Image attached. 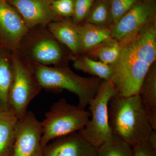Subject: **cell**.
Listing matches in <instances>:
<instances>
[{
    "label": "cell",
    "instance_id": "obj_1",
    "mask_svg": "<svg viewBox=\"0 0 156 156\" xmlns=\"http://www.w3.org/2000/svg\"><path fill=\"white\" fill-rule=\"evenodd\" d=\"M156 58V19L148 23L122 48L116 61L112 65L111 81L116 95L138 94L144 79Z\"/></svg>",
    "mask_w": 156,
    "mask_h": 156
},
{
    "label": "cell",
    "instance_id": "obj_2",
    "mask_svg": "<svg viewBox=\"0 0 156 156\" xmlns=\"http://www.w3.org/2000/svg\"><path fill=\"white\" fill-rule=\"evenodd\" d=\"M108 114L112 134L132 146L147 139L155 131L139 94L115 95L109 102Z\"/></svg>",
    "mask_w": 156,
    "mask_h": 156
},
{
    "label": "cell",
    "instance_id": "obj_3",
    "mask_svg": "<svg viewBox=\"0 0 156 156\" xmlns=\"http://www.w3.org/2000/svg\"><path fill=\"white\" fill-rule=\"evenodd\" d=\"M24 62L42 89L54 93L67 90L77 96L78 106L84 108L96 95L102 80L95 76L78 75L68 65L52 66Z\"/></svg>",
    "mask_w": 156,
    "mask_h": 156
},
{
    "label": "cell",
    "instance_id": "obj_4",
    "mask_svg": "<svg viewBox=\"0 0 156 156\" xmlns=\"http://www.w3.org/2000/svg\"><path fill=\"white\" fill-rule=\"evenodd\" d=\"M17 53L24 62L48 66L68 65L74 56L43 25L29 29Z\"/></svg>",
    "mask_w": 156,
    "mask_h": 156
},
{
    "label": "cell",
    "instance_id": "obj_5",
    "mask_svg": "<svg viewBox=\"0 0 156 156\" xmlns=\"http://www.w3.org/2000/svg\"><path fill=\"white\" fill-rule=\"evenodd\" d=\"M90 112L85 108L69 103L62 98L53 103L41 122L44 147L51 140L80 131L87 125Z\"/></svg>",
    "mask_w": 156,
    "mask_h": 156
},
{
    "label": "cell",
    "instance_id": "obj_6",
    "mask_svg": "<svg viewBox=\"0 0 156 156\" xmlns=\"http://www.w3.org/2000/svg\"><path fill=\"white\" fill-rule=\"evenodd\" d=\"M115 95V89L112 81L103 80L96 95L88 105L91 118L80 131L97 148L112 134L109 124L108 106L110 100Z\"/></svg>",
    "mask_w": 156,
    "mask_h": 156
},
{
    "label": "cell",
    "instance_id": "obj_7",
    "mask_svg": "<svg viewBox=\"0 0 156 156\" xmlns=\"http://www.w3.org/2000/svg\"><path fill=\"white\" fill-rule=\"evenodd\" d=\"M12 59L14 76L9 91V105L20 119L25 115L30 103L42 89L17 53H12Z\"/></svg>",
    "mask_w": 156,
    "mask_h": 156
},
{
    "label": "cell",
    "instance_id": "obj_8",
    "mask_svg": "<svg viewBox=\"0 0 156 156\" xmlns=\"http://www.w3.org/2000/svg\"><path fill=\"white\" fill-rule=\"evenodd\" d=\"M155 12L153 0L140 1L116 23L111 26L112 37L119 41L122 48L156 17Z\"/></svg>",
    "mask_w": 156,
    "mask_h": 156
},
{
    "label": "cell",
    "instance_id": "obj_9",
    "mask_svg": "<svg viewBox=\"0 0 156 156\" xmlns=\"http://www.w3.org/2000/svg\"><path fill=\"white\" fill-rule=\"evenodd\" d=\"M41 122L31 112L19 119L11 156H44Z\"/></svg>",
    "mask_w": 156,
    "mask_h": 156
},
{
    "label": "cell",
    "instance_id": "obj_10",
    "mask_svg": "<svg viewBox=\"0 0 156 156\" xmlns=\"http://www.w3.org/2000/svg\"><path fill=\"white\" fill-rule=\"evenodd\" d=\"M28 30L17 11L6 0L0 1V46L17 53Z\"/></svg>",
    "mask_w": 156,
    "mask_h": 156
},
{
    "label": "cell",
    "instance_id": "obj_11",
    "mask_svg": "<svg viewBox=\"0 0 156 156\" xmlns=\"http://www.w3.org/2000/svg\"><path fill=\"white\" fill-rule=\"evenodd\" d=\"M18 12L28 29L62 20L53 11L52 0H6Z\"/></svg>",
    "mask_w": 156,
    "mask_h": 156
},
{
    "label": "cell",
    "instance_id": "obj_12",
    "mask_svg": "<svg viewBox=\"0 0 156 156\" xmlns=\"http://www.w3.org/2000/svg\"><path fill=\"white\" fill-rule=\"evenodd\" d=\"M44 156H97V148L78 131L50 141L44 147Z\"/></svg>",
    "mask_w": 156,
    "mask_h": 156
},
{
    "label": "cell",
    "instance_id": "obj_13",
    "mask_svg": "<svg viewBox=\"0 0 156 156\" xmlns=\"http://www.w3.org/2000/svg\"><path fill=\"white\" fill-rule=\"evenodd\" d=\"M50 32L74 56L81 54L80 41L77 24L70 18L50 23L47 25Z\"/></svg>",
    "mask_w": 156,
    "mask_h": 156
},
{
    "label": "cell",
    "instance_id": "obj_14",
    "mask_svg": "<svg viewBox=\"0 0 156 156\" xmlns=\"http://www.w3.org/2000/svg\"><path fill=\"white\" fill-rule=\"evenodd\" d=\"M80 41L81 54H87L101 43L112 38L111 27L84 22L77 25Z\"/></svg>",
    "mask_w": 156,
    "mask_h": 156
},
{
    "label": "cell",
    "instance_id": "obj_15",
    "mask_svg": "<svg viewBox=\"0 0 156 156\" xmlns=\"http://www.w3.org/2000/svg\"><path fill=\"white\" fill-rule=\"evenodd\" d=\"M18 119L10 108L0 110V156H11Z\"/></svg>",
    "mask_w": 156,
    "mask_h": 156
},
{
    "label": "cell",
    "instance_id": "obj_16",
    "mask_svg": "<svg viewBox=\"0 0 156 156\" xmlns=\"http://www.w3.org/2000/svg\"><path fill=\"white\" fill-rule=\"evenodd\" d=\"M154 130L156 131V65L150 69L138 93Z\"/></svg>",
    "mask_w": 156,
    "mask_h": 156
},
{
    "label": "cell",
    "instance_id": "obj_17",
    "mask_svg": "<svg viewBox=\"0 0 156 156\" xmlns=\"http://www.w3.org/2000/svg\"><path fill=\"white\" fill-rule=\"evenodd\" d=\"M12 53L0 46V110L10 108L9 95L14 76Z\"/></svg>",
    "mask_w": 156,
    "mask_h": 156
},
{
    "label": "cell",
    "instance_id": "obj_18",
    "mask_svg": "<svg viewBox=\"0 0 156 156\" xmlns=\"http://www.w3.org/2000/svg\"><path fill=\"white\" fill-rule=\"evenodd\" d=\"M72 61L73 66L78 70L91 75L101 80L111 81V66L89 57L85 54L73 56Z\"/></svg>",
    "mask_w": 156,
    "mask_h": 156
},
{
    "label": "cell",
    "instance_id": "obj_19",
    "mask_svg": "<svg viewBox=\"0 0 156 156\" xmlns=\"http://www.w3.org/2000/svg\"><path fill=\"white\" fill-rule=\"evenodd\" d=\"M121 50L122 47L119 41L112 38L90 50L87 54L89 57L97 58L98 61L112 65L116 61Z\"/></svg>",
    "mask_w": 156,
    "mask_h": 156
},
{
    "label": "cell",
    "instance_id": "obj_20",
    "mask_svg": "<svg viewBox=\"0 0 156 156\" xmlns=\"http://www.w3.org/2000/svg\"><path fill=\"white\" fill-rule=\"evenodd\" d=\"M97 156H133L132 147L112 134L97 148Z\"/></svg>",
    "mask_w": 156,
    "mask_h": 156
},
{
    "label": "cell",
    "instance_id": "obj_21",
    "mask_svg": "<svg viewBox=\"0 0 156 156\" xmlns=\"http://www.w3.org/2000/svg\"><path fill=\"white\" fill-rule=\"evenodd\" d=\"M85 22L111 27L113 23L110 0L95 1Z\"/></svg>",
    "mask_w": 156,
    "mask_h": 156
},
{
    "label": "cell",
    "instance_id": "obj_22",
    "mask_svg": "<svg viewBox=\"0 0 156 156\" xmlns=\"http://www.w3.org/2000/svg\"><path fill=\"white\" fill-rule=\"evenodd\" d=\"M140 0H110L113 24L122 17Z\"/></svg>",
    "mask_w": 156,
    "mask_h": 156
},
{
    "label": "cell",
    "instance_id": "obj_23",
    "mask_svg": "<svg viewBox=\"0 0 156 156\" xmlns=\"http://www.w3.org/2000/svg\"><path fill=\"white\" fill-rule=\"evenodd\" d=\"M132 147L133 156H156V131L147 139Z\"/></svg>",
    "mask_w": 156,
    "mask_h": 156
},
{
    "label": "cell",
    "instance_id": "obj_24",
    "mask_svg": "<svg viewBox=\"0 0 156 156\" xmlns=\"http://www.w3.org/2000/svg\"><path fill=\"white\" fill-rule=\"evenodd\" d=\"M96 0H75L74 9L72 20L79 25L85 22Z\"/></svg>",
    "mask_w": 156,
    "mask_h": 156
},
{
    "label": "cell",
    "instance_id": "obj_25",
    "mask_svg": "<svg viewBox=\"0 0 156 156\" xmlns=\"http://www.w3.org/2000/svg\"><path fill=\"white\" fill-rule=\"evenodd\" d=\"M75 0H52L53 11L63 19L72 17L74 9Z\"/></svg>",
    "mask_w": 156,
    "mask_h": 156
},
{
    "label": "cell",
    "instance_id": "obj_26",
    "mask_svg": "<svg viewBox=\"0 0 156 156\" xmlns=\"http://www.w3.org/2000/svg\"><path fill=\"white\" fill-rule=\"evenodd\" d=\"M0 1H4V0H0Z\"/></svg>",
    "mask_w": 156,
    "mask_h": 156
}]
</instances>
